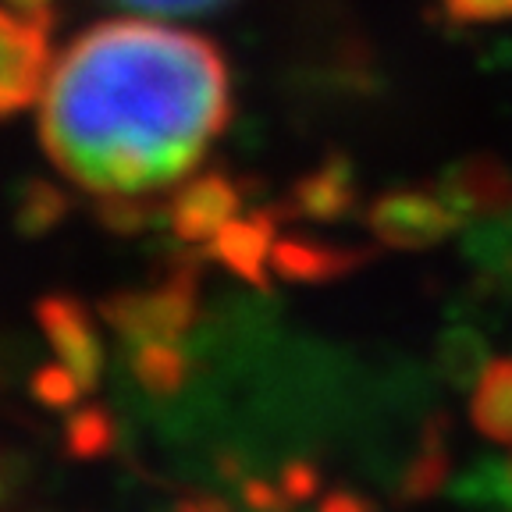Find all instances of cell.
Returning a JSON list of instances; mask_svg holds the SVG:
<instances>
[{
  "mask_svg": "<svg viewBox=\"0 0 512 512\" xmlns=\"http://www.w3.org/2000/svg\"><path fill=\"white\" fill-rule=\"evenodd\" d=\"M68 214V196L57 185H50L47 178H29L22 185V200H18L15 224L25 239H40L50 228L61 224V217Z\"/></svg>",
  "mask_w": 512,
  "mask_h": 512,
  "instance_id": "9a60e30c",
  "label": "cell"
},
{
  "mask_svg": "<svg viewBox=\"0 0 512 512\" xmlns=\"http://www.w3.org/2000/svg\"><path fill=\"white\" fill-rule=\"evenodd\" d=\"M288 217L285 207H256L249 217H235L210 239L207 256L224 264L232 274H239L246 285L271 288L267 285V264H271L274 228Z\"/></svg>",
  "mask_w": 512,
  "mask_h": 512,
  "instance_id": "8992f818",
  "label": "cell"
},
{
  "mask_svg": "<svg viewBox=\"0 0 512 512\" xmlns=\"http://www.w3.org/2000/svg\"><path fill=\"white\" fill-rule=\"evenodd\" d=\"M242 502H246L249 512H292L296 502L285 495L281 484H271V480L249 477L242 480Z\"/></svg>",
  "mask_w": 512,
  "mask_h": 512,
  "instance_id": "44dd1931",
  "label": "cell"
},
{
  "mask_svg": "<svg viewBox=\"0 0 512 512\" xmlns=\"http://www.w3.org/2000/svg\"><path fill=\"white\" fill-rule=\"evenodd\" d=\"M242 210V189L228 175H200L168 207V224L182 242H210Z\"/></svg>",
  "mask_w": 512,
  "mask_h": 512,
  "instance_id": "52a82bcc",
  "label": "cell"
},
{
  "mask_svg": "<svg viewBox=\"0 0 512 512\" xmlns=\"http://www.w3.org/2000/svg\"><path fill=\"white\" fill-rule=\"evenodd\" d=\"M104 320L128 342H175L200 317V274L185 260L153 292H114L100 303Z\"/></svg>",
  "mask_w": 512,
  "mask_h": 512,
  "instance_id": "7a4b0ae2",
  "label": "cell"
},
{
  "mask_svg": "<svg viewBox=\"0 0 512 512\" xmlns=\"http://www.w3.org/2000/svg\"><path fill=\"white\" fill-rule=\"evenodd\" d=\"M356 200H360V192H356L352 164L335 153V157L324 160L317 171H310V175H303L292 185V196H288L285 210H288V217L335 224L356 210Z\"/></svg>",
  "mask_w": 512,
  "mask_h": 512,
  "instance_id": "30bf717a",
  "label": "cell"
},
{
  "mask_svg": "<svg viewBox=\"0 0 512 512\" xmlns=\"http://www.w3.org/2000/svg\"><path fill=\"white\" fill-rule=\"evenodd\" d=\"M86 392L82 381L75 377V370L68 363H50V367H40L36 377H32V395L43 402L47 409H68L75 406V399Z\"/></svg>",
  "mask_w": 512,
  "mask_h": 512,
  "instance_id": "d6986e66",
  "label": "cell"
},
{
  "mask_svg": "<svg viewBox=\"0 0 512 512\" xmlns=\"http://www.w3.org/2000/svg\"><path fill=\"white\" fill-rule=\"evenodd\" d=\"M367 228L392 249H431L456 235L466 217L441 192L392 189L381 192L363 214Z\"/></svg>",
  "mask_w": 512,
  "mask_h": 512,
  "instance_id": "3957f363",
  "label": "cell"
},
{
  "mask_svg": "<svg viewBox=\"0 0 512 512\" xmlns=\"http://www.w3.org/2000/svg\"><path fill=\"white\" fill-rule=\"evenodd\" d=\"M132 11H150V15H203V11L221 8L224 0H118Z\"/></svg>",
  "mask_w": 512,
  "mask_h": 512,
  "instance_id": "603a6c76",
  "label": "cell"
},
{
  "mask_svg": "<svg viewBox=\"0 0 512 512\" xmlns=\"http://www.w3.org/2000/svg\"><path fill=\"white\" fill-rule=\"evenodd\" d=\"M50 72L47 32L22 15L0 11V118L25 111L43 93Z\"/></svg>",
  "mask_w": 512,
  "mask_h": 512,
  "instance_id": "277c9868",
  "label": "cell"
},
{
  "mask_svg": "<svg viewBox=\"0 0 512 512\" xmlns=\"http://www.w3.org/2000/svg\"><path fill=\"white\" fill-rule=\"evenodd\" d=\"M438 363L445 370L448 384H456L459 392H466L488 370V342L473 328H452L438 342Z\"/></svg>",
  "mask_w": 512,
  "mask_h": 512,
  "instance_id": "5bb4252c",
  "label": "cell"
},
{
  "mask_svg": "<svg viewBox=\"0 0 512 512\" xmlns=\"http://www.w3.org/2000/svg\"><path fill=\"white\" fill-rule=\"evenodd\" d=\"M374 256L377 253L370 246H335V242L285 235V239H274L271 267L278 278L292 285H328L367 267Z\"/></svg>",
  "mask_w": 512,
  "mask_h": 512,
  "instance_id": "ba28073f",
  "label": "cell"
},
{
  "mask_svg": "<svg viewBox=\"0 0 512 512\" xmlns=\"http://www.w3.org/2000/svg\"><path fill=\"white\" fill-rule=\"evenodd\" d=\"M452 477V448H448V431H445V416L431 420L420 438L416 456L409 459L406 473L399 480V498L402 502H424L434 498Z\"/></svg>",
  "mask_w": 512,
  "mask_h": 512,
  "instance_id": "8fae6325",
  "label": "cell"
},
{
  "mask_svg": "<svg viewBox=\"0 0 512 512\" xmlns=\"http://www.w3.org/2000/svg\"><path fill=\"white\" fill-rule=\"evenodd\" d=\"M217 470H221V477H232V480H235V477H242V459L228 452V456L217 459Z\"/></svg>",
  "mask_w": 512,
  "mask_h": 512,
  "instance_id": "4316f807",
  "label": "cell"
},
{
  "mask_svg": "<svg viewBox=\"0 0 512 512\" xmlns=\"http://www.w3.org/2000/svg\"><path fill=\"white\" fill-rule=\"evenodd\" d=\"M96 217L104 224L107 232L114 235H136L150 224L153 210L143 200H136L132 192H111L104 200L96 203Z\"/></svg>",
  "mask_w": 512,
  "mask_h": 512,
  "instance_id": "ac0fdd59",
  "label": "cell"
},
{
  "mask_svg": "<svg viewBox=\"0 0 512 512\" xmlns=\"http://www.w3.org/2000/svg\"><path fill=\"white\" fill-rule=\"evenodd\" d=\"M317 512H374V505H370V498L360 495V491L338 488V491H331L324 502H320Z\"/></svg>",
  "mask_w": 512,
  "mask_h": 512,
  "instance_id": "d4e9b609",
  "label": "cell"
},
{
  "mask_svg": "<svg viewBox=\"0 0 512 512\" xmlns=\"http://www.w3.org/2000/svg\"><path fill=\"white\" fill-rule=\"evenodd\" d=\"M470 420L484 438L512 445V356L488 363L473 392Z\"/></svg>",
  "mask_w": 512,
  "mask_h": 512,
  "instance_id": "7c38bea8",
  "label": "cell"
},
{
  "mask_svg": "<svg viewBox=\"0 0 512 512\" xmlns=\"http://www.w3.org/2000/svg\"><path fill=\"white\" fill-rule=\"evenodd\" d=\"M228 114V68L207 36L111 22L79 36L54 64L40 136L82 189L150 192L189 175Z\"/></svg>",
  "mask_w": 512,
  "mask_h": 512,
  "instance_id": "6da1fadb",
  "label": "cell"
},
{
  "mask_svg": "<svg viewBox=\"0 0 512 512\" xmlns=\"http://www.w3.org/2000/svg\"><path fill=\"white\" fill-rule=\"evenodd\" d=\"M11 484H15V477H11V470H8V459L0 456V502H4V498H8Z\"/></svg>",
  "mask_w": 512,
  "mask_h": 512,
  "instance_id": "83f0119b",
  "label": "cell"
},
{
  "mask_svg": "<svg viewBox=\"0 0 512 512\" xmlns=\"http://www.w3.org/2000/svg\"><path fill=\"white\" fill-rule=\"evenodd\" d=\"M36 320H40L54 352L61 356V363H68L82 381V388L93 392L100 370H104V349H100V338L89 324L86 306L72 296H43L36 303Z\"/></svg>",
  "mask_w": 512,
  "mask_h": 512,
  "instance_id": "5b68a950",
  "label": "cell"
},
{
  "mask_svg": "<svg viewBox=\"0 0 512 512\" xmlns=\"http://www.w3.org/2000/svg\"><path fill=\"white\" fill-rule=\"evenodd\" d=\"M132 374L150 395L168 399L189 377V360L175 342H143L132 352Z\"/></svg>",
  "mask_w": 512,
  "mask_h": 512,
  "instance_id": "4fadbf2b",
  "label": "cell"
},
{
  "mask_svg": "<svg viewBox=\"0 0 512 512\" xmlns=\"http://www.w3.org/2000/svg\"><path fill=\"white\" fill-rule=\"evenodd\" d=\"M445 11L456 25H488L512 18V0H445Z\"/></svg>",
  "mask_w": 512,
  "mask_h": 512,
  "instance_id": "ffe728a7",
  "label": "cell"
},
{
  "mask_svg": "<svg viewBox=\"0 0 512 512\" xmlns=\"http://www.w3.org/2000/svg\"><path fill=\"white\" fill-rule=\"evenodd\" d=\"M178 512H232V505L221 502V498L196 495V498H185V502H178Z\"/></svg>",
  "mask_w": 512,
  "mask_h": 512,
  "instance_id": "484cf974",
  "label": "cell"
},
{
  "mask_svg": "<svg viewBox=\"0 0 512 512\" xmlns=\"http://www.w3.org/2000/svg\"><path fill=\"white\" fill-rule=\"evenodd\" d=\"M459 495L466 502H484L495 509L512 512V456L480 463L470 477L459 480Z\"/></svg>",
  "mask_w": 512,
  "mask_h": 512,
  "instance_id": "e0dca14e",
  "label": "cell"
},
{
  "mask_svg": "<svg viewBox=\"0 0 512 512\" xmlns=\"http://www.w3.org/2000/svg\"><path fill=\"white\" fill-rule=\"evenodd\" d=\"M8 4L18 11V15L25 18V22L36 25V29H43V32L54 29V22H57L54 0H8Z\"/></svg>",
  "mask_w": 512,
  "mask_h": 512,
  "instance_id": "cb8c5ba5",
  "label": "cell"
},
{
  "mask_svg": "<svg viewBox=\"0 0 512 512\" xmlns=\"http://www.w3.org/2000/svg\"><path fill=\"white\" fill-rule=\"evenodd\" d=\"M438 192L463 217H498L512 210V171L491 153H470L441 175Z\"/></svg>",
  "mask_w": 512,
  "mask_h": 512,
  "instance_id": "9c48e42d",
  "label": "cell"
},
{
  "mask_svg": "<svg viewBox=\"0 0 512 512\" xmlns=\"http://www.w3.org/2000/svg\"><path fill=\"white\" fill-rule=\"evenodd\" d=\"M114 420L107 416L104 406H86L68 420L64 427V448H68V456L75 459H100L107 456L114 448Z\"/></svg>",
  "mask_w": 512,
  "mask_h": 512,
  "instance_id": "2e32d148",
  "label": "cell"
},
{
  "mask_svg": "<svg viewBox=\"0 0 512 512\" xmlns=\"http://www.w3.org/2000/svg\"><path fill=\"white\" fill-rule=\"evenodd\" d=\"M281 488H285V495L296 505L310 502L320 491V470L310 459H292V463H285V470H281Z\"/></svg>",
  "mask_w": 512,
  "mask_h": 512,
  "instance_id": "7402d4cb",
  "label": "cell"
}]
</instances>
